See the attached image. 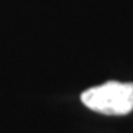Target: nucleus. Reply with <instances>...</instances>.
Instances as JSON below:
<instances>
[{
  "mask_svg": "<svg viewBox=\"0 0 133 133\" xmlns=\"http://www.w3.org/2000/svg\"><path fill=\"white\" fill-rule=\"evenodd\" d=\"M89 109L105 115H126L133 111V83L107 81L81 93Z\"/></svg>",
  "mask_w": 133,
  "mask_h": 133,
  "instance_id": "1",
  "label": "nucleus"
}]
</instances>
